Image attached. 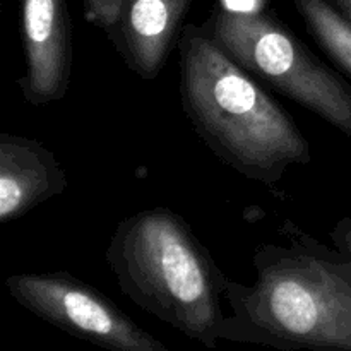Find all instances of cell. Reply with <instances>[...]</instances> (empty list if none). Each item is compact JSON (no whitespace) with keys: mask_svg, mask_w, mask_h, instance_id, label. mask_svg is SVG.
I'll return each instance as SVG.
<instances>
[{"mask_svg":"<svg viewBox=\"0 0 351 351\" xmlns=\"http://www.w3.org/2000/svg\"><path fill=\"white\" fill-rule=\"evenodd\" d=\"M177 48L182 110L219 161L269 187L290 167L311 163V144L290 113L204 24H185Z\"/></svg>","mask_w":351,"mask_h":351,"instance_id":"obj_1","label":"cell"},{"mask_svg":"<svg viewBox=\"0 0 351 351\" xmlns=\"http://www.w3.org/2000/svg\"><path fill=\"white\" fill-rule=\"evenodd\" d=\"M213 40L261 84L276 89L351 139V82L264 10L216 5Z\"/></svg>","mask_w":351,"mask_h":351,"instance_id":"obj_4","label":"cell"},{"mask_svg":"<svg viewBox=\"0 0 351 351\" xmlns=\"http://www.w3.org/2000/svg\"><path fill=\"white\" fill-rule=\"evenodd\" d=\"M10 297L36 317L110 351H170L132 321L112 298L67 271L7 278Z\"/></svg>","mask_w":351,"mask_h":351,"instance_id":"obj_5","label":"cell"},{"mask_svg":"<svg viewBox=\"0 0 351 351\" xmlns=\"http://www.w3.org/2000/svg\"><path fill=\"white\" fill-rule=\"evenodd\" d=\"M192 0H130L115 50L144 81H153L168 64L184 29Z\"/></svg>","mask_w":351,"mask_h":351,"instance_id":"obj_8","label":"cell"},{"mask_svg":"<svg viewBox=\"0 0 351 351\" xmlns=\"http://www.w3.org/2000/svg\"><path fill=\"white\" fill-rule=\"evenodd\" d=\"M285 243L252 256L256 281L230 280L225 297L240 338L288 348L351 351V259L287 219Z\"/></svg>","mask_w":351,"mask_h":351,"instance_id":"obj_2","label":"cell"},{"mask_svg":"<svg viewBox=\"0 0 351 351\" xmlns=\"http://www.w3.org/2000/svg\"><path fill=\"white\" fill-rule=\"evenodd\" d=\"M326 2L351 24V0H326Z\"/></svg>","mask_w":351,"mask_h":351,"instance_id":"obj_12","label":"cell"},{"mask_svg":"<svg viewBox=\"0 0 351 351\" xmlns=\"http://www.w3.org/2000/svg\"><path fill=\"white\" fill-rule=\"evenodd\" d=\"M105 257L120 291L147 314L206 346L240 338L221 305L228 276L173 209L160 206L123 218Z\"/></svg>","mask_w":351,"mask_h":351,"instance_id":"obj_3","label":"cell"},{"mask_svg":"<svg viewBox=\"0 0 351 351\" xmlns=\"http://www.w3.org/2000/svg\"><path fill=\"white\" fill-rule=\"evenodd\" d=\"M69 178L53 153L33 137L0 134V223L23 218L67 191Z\"/></svg>","mask_w":351,"mask_h":351,"instance_id":"obj_7","label":"cell"},{"mask_svg":"<svg viewBox=\"0 0 351 351\" xmlns=\"http://www.w3.org/2000/svg\"><path fill=\"white\" fill-rule=\"evenodd\" d=\"M24 74L17 79L31 106H47L67 95L74 47L67 0H21Z\"/></svg>","mask_w":351,"mask_h":351,"instance_id":"obj_6","label":"cell"},{"mask_svg":"<svg viewBox=\"0 0 351 351\" xmlns=\"http://www.w3.org/2000/svg\"><path fill=\"white\" fill-rule=\"evenodd\" d=\"M81 2L86 21L91 26L101 29L110 43L115 47L130 0H81Z\"/></svg>","mask_w":351,"mask_h":351,"instance_id":"obj_10","label":"cell"},{"mask_svg":"<svg viewBox=\"0 0 351 351\" xmlns=\"http://www.w3.org/2000/svg\"><path fill=\"white\" fill-rule=\"evenodd\" d=\"M332 245L351 259V215L343 216L329 233Z\"/></svg>","mask_w":351,"mask_h":351,"instance_id":"obj_11","label":"cell"},{"mask_svg":"<svg viewBox=\"0 0 351 351\" xmlns=\"http://www.w3.org/2000/svg\"><path fill=\"white\" fill-rule=\"evenodd\" d=\"M293 5L326 57L351 79V24L326 0H293Z\"/></svg>","mask_w":351,"mask_h":351,"instance_id":"obj_9","label":"cell"}]
</instances>
